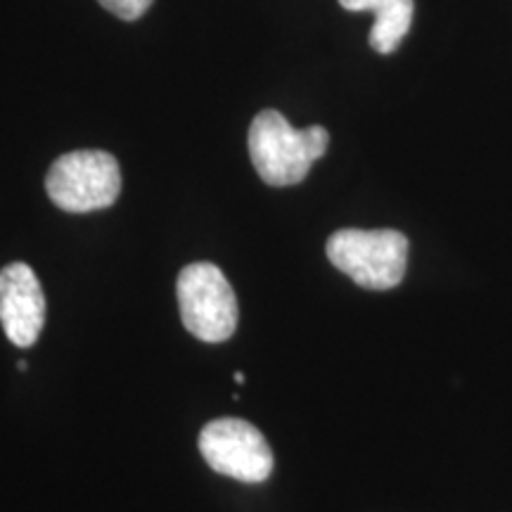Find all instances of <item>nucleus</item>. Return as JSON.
<instances>
[{"label":"nucleus","instance_id":"obj_10","mask_svg":"<svg viewBox=\"0 0 512 512\" xmlns=\"http://www.w3.org/2000/svg\"><path fill=\"white\" fill-rule=\"evenodd\" d=\"M233 380H235V384H240L242 387V384H245V373H235Z\"/></svg>","mask_w":512,"mask_h":512},{"label":"nucleus","instance_id":"obj_11","mask_svg":"<svg viewBox=\"0 0 512 512\" xmlns=\"http://www.w3.org/2000/svg\"><path fill=\"white\" fill-rule=\"evenodd\" d=\"M17 370H22V373H24V370H27V363L19 361V363H17Z\"/></svg>","mask_w":512,"mask_h":512},{"label":"nucleus","instance_id":"obj_3","mask_svg":"<svg viewBox=\"0 0 512 512\" xmlns=\"http://www.w3.org/2000/svg\"><path fill=\"white\" fill-rule=\"evenodd\" d=\"M55 207L72 214L107 209L121 192L119 162L105 150H76L57 157L46 176Z\"/></svg>","mask_w":512,"mask_h":512},{"label":"nucleus","instance_id":"obj_4","mask_svg":"<svg viewBox=\"0 0 512 512\" xmlns=\"http://www.w3.org/2000/svg\"><path fill=\"white\" fill-rule=\"evenodd\" d=\"M178 309L185 330L209 344L226 342L238 328V297L219 266L209 261L185 266L178 275Z\"/></svg>","mask_w":512,"mask_h":512},{"label":"nucleus","instance_id":"obj_9","mask_svg":"<svg viewBox=\"0 0 512 512\" xmlns=\"http://www.w3.org/2000/svg\"><path fill=\"white\" fill-rule=\"evenodd\" d=\"M377 3H380V0H339V5L351 12H373L377 8Z\"/></svg>","mask_w":512,"mask_h":512},{"label":"nucleus","instance_id":"obj_5","mask_svg":"<svg viewBox=\"0 0 512 512\" xmlns=\"http://www.w3.org/2000/svg\"><path fill=\"white\" fill-rule=\"evenodd\" d=\"M200 451L219 475L245 484L266 482L273 472V451L264 434L240 418H219L200 432Z\"/></svg>","mask_w":512,"mask_h":512},{"label":"nucleus","instance_id":"obj_2","mask_svg":"<svg viewBox=\"0 0 512 512\" xmlns=\"http://www.w3.org/2000/svg\"><path fill=\"white\" fill-rule=\"evenodd\" d=\"M325 252L337 271L366 290H392L406 275L408 238L399 230H337Z\"/></svg>","mask_w":512,"mask_h":512},{"label":"nucleus","instance_id":"obj_1","mask_svg":"<svg viewBox=\"0 0 512 512\" xmlns=\"http://www.w3.org/2000/svg\"><path fill=\"white\" fill-rule=\"evenodd\" d=\"M247 145L261 181L287 188L302 183L313 162L328 152L330 133L323 126L294 128L280 112L264 110L249 126Z\"/></svg>","mask_w":512,"mask_h":512},{"label":"nucleus","instance_id":"obj_6","mask_svg":"<svg viewBox=\"0 0 512 512\" xmlns=\"http://www.w3.org/2000/svg\"><path fill=\"white\" fill-rule=\"evenodd\" d=\"M0 323L15 347H34L46 325V297L36 273L27 264H10L0 271Z\"/></svg>","mask_w":512,"mask_h":512},{"label":"nucleus","instance_id":"obj_7","mask_svg":"<svg viewBox=\"0 0 512 512\" xmlns=\"http://www.w3.org/2000/svg\"><path fill=\"white\" fill-rule=\"evenodd\" d=\"M373 12L375 24L370 29V48L380 55L394 53L413 24L415 0H380Z\"/></svg>","mask_w":512,"mask_h":512},{"label":"nucleus","instance_id":"obj_8","mask_svg":"<svg viewBox=\"0 0 512 512\" xmlns=\"http://www.w3.org/2000/svg\"><path fill=\"white\" fill-rule=\"evenodd\" d=\"M105 10H110L112 15H117L124 22H136L138 17H143L150 5L155 0H98Z\"/></svg>","mask_w":512,"mask_h":512}]
</instances>
